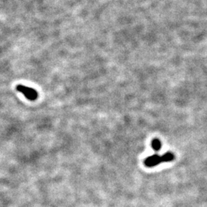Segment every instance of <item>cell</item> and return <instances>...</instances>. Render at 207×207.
I'll return each mask as SVG.
<instances>
[{"label":"cell","mask_w":207,"mask_h":207,"mask_svg":"<svg viewBox=\"0 0 207 207\" xmlns=\"http://www.w3.org/2000/svg\"><path fill=\"white\" fill-rule=\"evenodd\" d=\"M163 156L154 154L147 157L146 159L144 160V164L145 166H147V167H153V166H157V165L160 164V163H163Z\"/></svg>","instance_id":"2"},{"label":"cell","mask_w":207,"mask_h":207,"mask_svg":"<svg viewBox=\"0 0 207 207\" xmlns=\"http://www.w3.org/2000/svg\"><path fill=\"white\" fill-rule=\"evenodd\" d=\"M163 156V162H170L174 160V155L172 153H166L165 154L162 155Z\"/></svg>","instance_id":"4"},{"label":"cell","mask_w":207,"mask_h":207,"mask_svg":"<svg viewBox=\"0 0 207 207\" xmlns=\"http://www.w3.org/2000/svg\"><path fill=\"white\" fill-rule=\"evenodd\" d=\"M16 90L19 92L22 93L24 96L30 101H35L38 98V93L33 88H29V87L24 86V85L19 84L16 86Z\"/></svg>","instance_id":"1"},{"label":"cell","mask_w":207,"mask_h":207,"mask_svg":"<svg viewBox=\"0 0 207 207\" xmlns=\"http://www.w3.org/2000/svg\"><path fill=\"white\" fill-rule=\"evenodd\" d=\"M152 147L155 151H159L162 147V143L159 139H154L152 141Z\"/></svg>","instance_id":"3"}]
</instances>
